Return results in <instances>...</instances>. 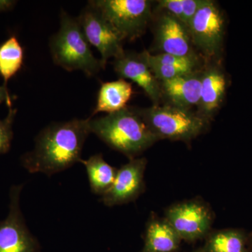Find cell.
<instances>
[{
  "instance_id": "ba28073f",
  "label": "cell",
  "mask_w": 252,
  "mask_h": 252,
  "mask_svg": "<svg viewBox=\"0 0 252 252\" xmlns=\"http://www.w3.org/2000/svg\"><path fill=\"white\" fill-rule=\"evenodd\" d=\"M77 20L90 45L100 53L104 67L109 59H118L124 54V39L91 1L82 9Z\"/></svg>"
},
{
  "instance_id": "7c38bea8",
  "label": "cell",
  "mask_w": 252,
  "mask_h": 252,
  "mask_svg": "<svg viewBox=\"0 0 252 252\" xmlns=\"http://www.w3.org/2000/svg\"><path fill=\"white\" fill-rule=\"evenodd\" d=\"M156 39L162 54L195 57L188 28L172 15L166 14L160 18Z\"/></svg>"
},
{
  "instance_id": "cb8c5ba5",
  "label": "cell",
  "mask_w": 252,
  "mask_h": 252,
  "mask_svg": "<svg viewBox=\"0 0 252 252\" xmlns=\"http://www.w3.org/2000/svg\"><path fill=\"white\" fill-rule=\"evenodd\" d=\"M16 4V1L12 0H0V13L10 11Z\"/></svg>"
},
{
  "instance_id": "5bb4252c",
  "label": "cell",
  "mask_w": 252,
  "mask_h": 252,
  "mask_svg": "<svg viewBox=\"0 0 252 252\" xmlns=\"http://www.w3.org/2000/svg\"><path fill=\"white\" fill-rule=\"evenodd\" d=\"M202 72L193 71L170 80L160 81L162 94L170 104L180 108L189 109L198 106L201 91Z\"/></svg>"
},
{
  "instance_id": "9c48e42d",
  "label": "cell",
  "mask_w": 252,
  "mask_h": 252,
  "mask_svg": "<svg viewBox=\"0 0 252 252\" xmlns=\"http://www.w3.org/2000/svg\"><path fill=\"white\" fill-rule=\"evenodd\" d=\"M23 187L10 189L9 214L0 221V252H37V241L28 229L20 207Z\"/></svg>"
},
{
  "instance_id": "3957f363",
  "label": "cell",
  "mask_w": 252,
  "mask_h": 252,
  "mask_svg": "<svg viewBox=\"0 0 252 252\" xmlns=\"http://www.w3.org/2000/svg\"><path fill=\"white\" fill-rule=\"evenodd\" d=\"M50 51L56 65L69 72L82 71L87 77H94L105 67L94 57L77 18L65 11L61 14L59 31L51 36Z\"/></svg>"
},
{
  "instance_id": "7402d4cb",
  "label": "cell",
  "mask_w": 252,
  "mask_h": 252,
  "mask_svg": "<svg viewBox=\"0 0 252 252\" xmlns=\"http://www.w3.org/2000/svg\"><path fill=\"white\" fill-rule=\"evenodd\" d=\"M158 3L160 9L165 10L167 14L172 15L183 23V9L181 0H160Z\"/></svg>"
},
{
  "instance_id": "e0dca14e",
  "label": "cell",
  "mask_w": 252,
  "mask_h": 252,
  "mask_svg": "<svg viewBox=\"0 0 252 252\" xmlns=\"http://www.w3.org/2000/svg\"><path fill=\"white\" fill-rule=\"evenodd\" d=\"M249 233L240 228L212 230L206 238L201 252H248Z\"/></svg>"
},
{
  "instance_id": "277c9868",
  "label": "cell",
  "mask_w": 252,
  "mask_h": 252,
  "mask_svg": "<svg viewBox=\"0 0 252 252\" xmlns=\"http://www.w3.org/2000/svg\"><path fill=\"white\" fill-rule=\"evenodd\" d=\"M135 109L158 140L191 142L206 131L209 122L189 109L171 104Z\"/></svg>"
},
{
  "instance_id": "30bf717a",
  "label": "cell",
  "mask_w": 252,
  "mask_h": 252,
  "mask_svg": "<svg viewBox=\"0 0 252 252\" xmlns=\"http://www.w3.org/2000/svg\"><path fill=\"white\" fill-rule=\"evenodd\" d=\"M146 158H135L117 170L115 180L110 189L102 195L101 201L107 207L130 203L145 190L144 172Z\"/></svg>"
},
{
  "instance_id": "9a60e30c",
  "label": "cell",
  "mask_w": 252,
  "mask_h": 252,
  "mask_svg": "<svg viewBox=\"0 0 252 252\" xmlns=\"http://www.w3.org/2000/svg\"><path fill=\"white\" fill-rule=\"evenodd\" d=\"M182 241L165 217L152 216L146 228L142 252H175Z\"/></svg>"
},
{
  "instance_id": "8992f818",
  "label": "cell",
  "mask_w": 252,
  "mask_h": 252,
  "mask_svg": "<svg viewBox=\"0 0 252 252\" xmlns=\"http://www.w3.org/2000/svg\"><path fill=\"white\" fill-rule=\"evenodd\" d=\"M165 218L182 240L193 243L206 238L212 231L214 214L204 200L194 198L169 207Z\"/></svg>"
},
{
  "instance_id": "4fadbf2b",
  "label": "cell",
  "mask_w": 252,
  "mask_h": 252,
  "mask_svg": "<svg viewBox=\"0 0 252 252\" xmlns=\"http://www.w3.org/2000/svg\"><path fill=\"white\" fill-rule=\"evenodd\" d=\"M226 89V77L220 67L210 66L202 72L198 115L210 123L223 103Z\"/></svg>"
},
{
  "instance_id": "603a6c76",
  "label": "cell",
  "mask_w": 252,
  "mask_h": 252,
  "mask_svg": "<svg viewBox=\"0 0 252 252\" xmlns=\"http://www.w3.org/2000/svg\"><path fill=\"white\" fill-rule=\"evenodd\" d=\"M5 102L9 108L12 107V97L9 91V89L4 85L0 86V104Z\"/></svg>"
},
{
  "instance_id": "6da1fadb",
  "label": "cell",
  "mask_w": 252,
  "mask_h": 252,
  "mask_svg": "<svg viewBox=\"0 0 252 252\" xmlns=\"http://www.w3.org/2000/svg\"><path fill=\"white\" fill-rule=\"evenodd\" d=\"M90 133L89 119L53 123L36 136L34 149L21 157V165L31 173L49 177L64 171L81 161Z\"/></svg>"
},
{
  "instance_id": "44dd1931",
  "label": "cell",
  "mask_w": 252,
  "mask_h": 252,
  "mask_svg": "<svg viewBox=\"0 0 252 252\" xmlns=\"http://www.w3.org/2000/svg\"><path fill=\"white\" fill-rule=\"evenodd\" d=\"M207 0H181L183 9V23L188 27L189 23Z\"/></svg>"
},
{
  "instance_id": "d6986e66",
  "label": "cell",
  "mask_w": 252,
  "mask_h": 252,
  "mask_svg": "<svg viewBox=\"0 0 252 252\" xmlns=\"http://www.w3.org/2000/svg\"><path fill=\"white\" fill-rule=\"evenodd\" d=\"M24 51L16 36H11L0 45V76L5 86L22 67Z\"/></svg>"
},
{
  "instance_id": "52a82bcc",
  "label": "cell",
  "mask_w": 252,
  "mask_h": 252,
  "mask_svg": "<svg viewBox=\"0 0 252 252\" xmlns=\"http://www.w3.org/2000/svg\"><path fill=\"white\" fill-rule=\"evenodd\" d=\"M192 44L208 59L217 58L223 47L225 20L216 3L207 0L188 27Z\"/></svg>"
},
{
  "instance_id": "484cf974",
  "label": "cell",
  "mask_w": 252,
  "mask_h": 252,
  "mask_svg": "<svg viewBox=\"0 0 252 252\" xmlns=\"http://www.w3.org/2000/svg\"><path fill=\"white\" fill-rule=\"evenodd\" d=\"M191 252H201V251H200V248H199L198 250H194V251Z\"/></svg>"
},
{
  "instance_id": "d4e9b609",
  "label": "cell",
  "mask_w": 252,
  "mask_h": 252,
  "mask_svg": "<svg viewBox=\"0 0 252 252\" xmlns=\"http://www.w3.org/2000/svg\"><path fill=\"white\" fill-rule=\"evenodd\" d=\"M248 250V252H252V232L249 233Z\"/></svg>"
},
{
  "instance_id": "7a4b0ae2",
  "label": "cell",
  "mask_w": 252,
  "mask_h": 252,
  "mask_svg": "<svg viewBox=\"0 0 252 252\" xmlns=\"http://www.w3.org/2000/svg\"><path fill=\"white\" fill-rule=\"evenodd\" d=\"M89 125L91 132L130 160L138 158L158 141L133 107L89 118Z\"/></svg>"
},
{
  "instance_id": "ac0fdd59",
  "label": "cell",
  "mask_w": 252,
  "mask_h": 252,
  "mask_svg": "<svg viewBox=\"0 0 252 252\" xmlns=\"http://www.w3.org/2000/svg\"><path fill=\"white\" fill-rule=\"evenodd\" d=\"M80 162L86 167L91 190L96 195H103L112 187L117 170L104 160L102 154H94Z\"/></svg>"
},
{
  "instance_id": "8fae6325",
  "label": "cell",
  "mask_w": 252,
  "mask_h": 252,
  "mask_svg": "<svg viewBox=\"0 0 252 252\" xmlns=\"http://www.w3.org/2000/svg\"><path fill=\"white\" fill-rule=\"evenodd\" d=\"M114 67L121 79L136 83L154 104H158L162 97L160 81L154 77L140 54L124 52L121 57L114 59Z\"/></svg>"
},
{
  "instance_id": "2e32d148",
  "label": "cell",
  "mask_w": 252,
  "mask_h": 252,
  "mask_svg": "<svg viewBox=\"0 0 252 252\" xmlns=\"http://www.w3.org/2000/svg\"><path fill=\"white\" fill-rule=\"evenodd\" d=\"M132 94V84L125 79L102 83L97 94V103L91 117L98 113L112 114L125 109Z\"/></svg>"
},
{
  "instance_id": "ffe728a7",
  "label": "cell",
  "mask_w": 252,
  "mask_h": 252,
  "mask_svg": "<svg viewBox=\"0 0 252 252\" xmlns=\"http://www.w3.org/2000/svg\"><path fill=\"white\" fill-rule=\"evenodd\" d=\"M17 114V109H9L6 117L0 119V155L9 152L11 147L14 132L13 124Z\"/></svg>"
},
{
  "instance_id": "5b68a950",
  "label": "cell",
  "mask_w": 252,
  "mask_h": 252,
  "mask_svg": "<svg viewBox=\"0 0 252 252\" xmlns=\"http://www.w3.org/2000/svg\"><path fill=\"white\" fill-rule=\"evenodd\" d=\"M124 40L133 41L146 31L152 17V2L149 0H93Z\"/></svg>"
}]
</instances>
